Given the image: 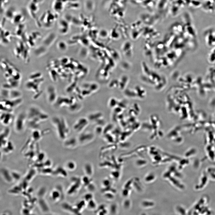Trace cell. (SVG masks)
<instances>
[{"label": "cell", "mask_w": 215, "mask_h": 215, "mask_svg": "<svg viewBox=\"0 0 215 215\" xmlns=\"http://www.w3.org/2000/svg\"><path fill=\"white\" fill-rule=\"evenodd\" d=\"M26 114L27 125L32 130L39 129L40 125L49 118L47 114L36 106L30 107Z\"/></svg>", "instance_id": "1"}, {"label": "cell", "mask_w": 215, "mask_h": 215, "mask_svg": "<svg viewBox=\"0 0 215 215\" xmlns=\"http://www.w3.org/2000/svg\"><path fill=\"white\" fill-rule=\"evenodd\" d=\"M52 122L58 137L61 139H65L67 133L68 129L64 119L59 116H55Z\"/></svg>", "instance_id": "2"}, {"label": "cell", "mask_w": 215, "mask_h": 215, "mask_svg": "<svg viewBox=\"0 0 215 215\" xmlns=\"http://www.w3.org/2000/svg\"><path fill=\"white\" fill-rule=\"evenodd\" d=\"M21 98L15 99H3L1 101V110L2 112H13L14 109L22 102Z\"/></svg>", "instance_id": "3"}, {"label": "cell", "mask_w": 215, "mask_h": 215, "mask_svg": "<svg viewBox=\"0 0 215 215\" xmlns=\"http://www.w3.org/2000/svg\"><path fill=\"white\" fill-rule=\"evenodd\" d=\"M27 123L26 113H21L19 114L15 119L14 128L15 131L18 133L23 131Z\"/></svg>", "instance_id": "4"}, {"label": "cell", "mask_w": 215, "mask_h": 215, "mask_svg": "<svg viewBox=\"0 0 215 215\" xmlns=\"http://www.w3.org/2000/svg\"><path fill=\"white\" fill-rule=\"evenodd\" d=\"M13 112H2L1 115V122L5 126L9 125L13 119Z\"/></svg>", "instance_id": "5"}, {"label": "cell", "mask_w": 215, "mask_h": 215, "mask_svg": "<svg viewBox=\"0 0 215 215\" xmlns=\"http://www.w3.org/2000/svg\"><path fill=\"white\" fill-rule=\"evenodd\" d=\"M47 98L50 104H54L58 98L55 88L53 86L49 87L47 90Z\"/></svg>", "instance_id": "6"}, {"label": "cell", "mask_w": 215, "mask_h": 215, "mask_svg": "<svg viewBox=\"0 0 215 215\" xmlns=\"http://www.w3.org/2000/svg\"><path fill=\"white\" fill-rule=\"evenodd\" d=\"M10 134V130L9 128L4 129L1 134V147H3L9 141V138Z\"/></svg>", "instance_id": "7"}, {"label": "cell", "mask_w": 215, "mask_h": 215, "mask_svg": "<svg viewBox=\"0 0 215 215\" xmlns=\"http://www.w3.org/2000/svg\"><path fill=\"white\" fill-rule=\"evenodd\" d=\"M47 131H41L39 129L33 130L31 134V140L36 142L38 141L46 134Z\"/></svg>", "instance_id": "8"}, {"label": "cell", "mask_w": 215, "mask_h": 215, "mask_svg": "<svg viewBox=\"0 0 215 215\" xmlns=\"http://www.w3.org/2000/svg\"><path fill=\"white\" fill-rule=\"evenodd\" d=\"M1 173L3 176L6 181L9 182H12L13 179L11 173H10L8 170L3 168L1 169Z\"/></svg>", "instance_id": "9"}, {"label": "cell", "mask_w": 215, "mask_h": 215, "mask_svg": "<svg viewBox=\"0 0 215 215\" xmlns=\"http://www.w3.org/2000/svg\"><path fill=\"white\" fill-rule=\"evenodd\" d=\"M2 148L4 153H9L13 151L15 148L12 142L9 141L5 146Z\"/></svg>", "instance_id": "10"}, {"label": "cell", "mask_w": 215, "mask_h": 215, "mask_svg": "<svg viewBox=\"0 0 215 215\" xmlns=\"http://www.w3.org/2000/svg\"><path fill=\"white\" fill-rule=\"evenodd\" d=\"M51 195V199L54 201H57L59 200L62 196L61 193L58 190H54L52 191Z\"/></svg>", "instance_id": "11"}, {"label": "cell", "mask_w": 215, "mask_h": 215, "mask_svg": "<svg viewBox=\"0 0 215 215\" xmlns=\"http://www.w3.org/2000/svg\"><path fill=\"white\" fill-rule=\"evenodd\" d=\"M39 206L43 211L47 212L49 211V208L46 201L42 198L39 201Z\"/></svg>", "instance_id": "12"}, {"label": "cell", "mask_w": 215, "mask_h": 215, "mask_svg": "<svg viewBox=\"0 0 215 215\" xmlns=\"http://www.w3.org/2000/svg\"><path fill=\"white\" fill-rule=\"evenodd\" d=\"M53 174L64 177H66L68 175L66 171L62 167H58L55 171H54Z\"/></svg>", "instance_id": "13"}, {"label": "cell", "mask_w": 215, "mask_h": 215, "mask_svg": "<svg viewBox=\"0 0 215 215\" xmlns=\"http://www.w3.org/2000/svg\"><path fill=\"white\" fill-rule=\"evenodd\" d=\"M36 174V171L33 169H31L28 172L25 178V180L28 182L32 180Z\"/></svg>", "instance_id": "14"}, {"label": "cell", "mask_w": 215, "mask_h": 215, "mask_svg": "<svg viewBox=\"0 0 215 215\" xmlns=\"http://www.w3.org/2000/svg\"><path fill=\"white\" fill-rule=\"evenodd\" d=\"M84 169L85 172L87 176H91L93 173V169L92 166L90 164H86L85 167Z\"/></svg>", "instance_id": "15"}, {"label": "cell", "mask_w": 215, "mask_h": 215, "mask_svg": "<svg viewBox=\"0 0 215 215\" xmlns=\"http://www.w3.org/2000/svg\"><path fill=\"white\" fill-rule=\"evenodd\" d=\"M66 167L69 170L73 171L76 169L77 166L76 164L74 162L70 161L67 163Z\"/></svg>", "instance_id": "16"}, {"label": "cell", "mask_w": 215, "mask_h": 215, "mask_svg": "<svg viewBox=\"0 0 215 215\" xmlns=\"http://www.w3.org/2000/svg\"><path fill=\"white\" fill-rule=\"evenodd\" d=\"M105 208V206L104 205L100 206L97 210L96 213H99V214H105L107 213L108 210Z\"/></svg>", "instance_id": "17"}, {"label": "cell", "mask_w": 215, "mask_h": 215, "mask_svg": "<svg viewBox=\"0 0 215 215\" xmlns=\"http://www.w3.org/2000/svg\"><path fill=\"white\" fill-rule=\"evenodd\" d=\"M87 206L90 209H94L96 208V202L93 200L92 199L87 202Z\"/></svg>", "instance_id": "18"}, {"label": "cell", "mask_w": 215, "mask_h": 215, "mask_svg": "<svg viewBox=\"0 0 215 215\" xmlns=\"http://www.w3.org/2000/svg\"><path fill=\"white\" fill-rule=\"evenodd\" d=\"M41 173L44 174H53L54 171L50 167H46L41 170Z\"/></svg>", "instance_id": "19"}, {"label": "cell", "mask_w": 215, "mask_h": 215, "mask_svg": "<svg viewBox=\"0 0 215 215\" xmlns=\"http://www.w3.org/2000/svg\"><path fill=\"white\" fill-rule=\"evenodd\" d=\"M11 174L13 179H15V180H20V175L19 174L16 172H12Z\"/></svg>", "instance_id": "20"}, {"label": "cell", "mask_w": 215, "mask_h": 215, "mask_svg": "<svg viewBox=\"0 0 215 215\" xmlns=\"http://www.w3.org/2000/svg\"><path fill=\"white\" fill-rule=\"evenodd\" d=\"M93 197L92 194L91 193H88L85 195L84 196V200L87 202L93 199Z\"/></svg>", "instance_id": "21"}, {"label": "cell", "mask_w": 215, "mask_h": 215, "mask_svg": "<svg viewBox=\"0 0 215 215\" xmlns=\"http://www.w3.org/2000/svg\"><path fill=\"white\" fill-rule=\"evenodd\" d=\"M113 193L112 192H108V193L106 192L104 195L105 198L108 200H113L114 197L113 195L112 194Z\"/></svg>", "instance_id": "22"}, {"label": "cell", "mask_w": 215, "mask_h": 215, "mask_svg": "<svg viewBox=\"0 0 215 215\" xmlns=\"http://www.w3.org/2000/svg\"><path fill=\"white\" fill-rule=\"evenodd\" d=\"M46 189L44 188H41L39 190L38 193V195L40 198H42L43 196L45 195L46 192Z\"/></svg>", "instance_id": "23"}, {"label": "cell", "mask_w": 215, "mask_h": 215, "mask_svg": "<svg viewBox=\"0 0 215 215\" xmlns=\"http://www.w3.org/2000/svg\"><path fill=\"white\" fill-rule=\"evenodd\" d=\"M45 156V154L44 153H40L38 155V161H41L44 160Z\"/></svg>", "instance_id": "24"}, {"label": "cell", "mask_w": 215, "mask_h": 215, "mask_svg": "<svg viewBox=\"0 0 215 215\" xmlns=\"http://www.w3.org/2000/svg\"><path fill=\"white\" fill-rule=\"evenodd\" d=\"M44 165L46 166V167H50L51 164V162L49 160H48L46 161Z\"/></svg>", "instance_id": "25"}, {"label": "cell", "mask_w": 215, "mask_h": 215, "mask_svg": "<svg viewBox=\"0 0 215 215\" xmlns=\"http://www.w3.org/2000/svg\"><path fill=\"white\" fill-rule=\"evenodd\" d=\"M23 213L25 214H29L30 211L28 209L25 208L23 210Z\"/></svg>", "instance_id": "26"}]
</instances>
